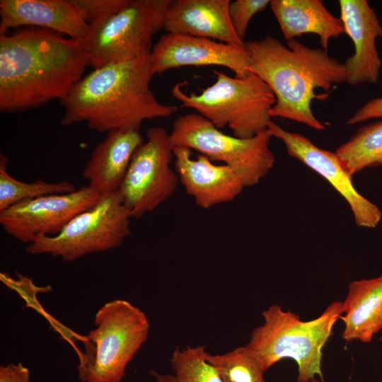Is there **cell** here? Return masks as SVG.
<instances>
[{
	"mask_svg": "<svg viewBox=\"0 0 382 382\" xmlns=\"http://www.w3.org/2000/svg\"><path fill=\"white\" fill-rule=\"evenodd\" d=\"M90 66L83 40L37 28L0 33V111L65 98Z\"/></svg>",
	"mask_w": 382,
	"mask_h": 382,
	"instance_id": "obj_1",
	"label": "cell"
},
{
	"mask_svg": "<svg viewBox=\"0 0 382 382\" xmlns=\"http://www.w3.org/2000/svg\"><path fill=\"white\" fill-rule=\"evenodd\" d=\"M150 54L93 69L60 100V123H86L99 132L139 130L147 120L175 114V105L160 103L150 88Z\"/></svg>",
	"mask_w": 382,
	"mask_h": 382,
	"instance_id": "obj_2",
	"label": "cell"
},
{
	"mask_svg": "<svg viewBox=\"0 0 382 382\" xmlns=\"http://www.w3.org/2000/svg\"><path fill=\"white\" fill-rule=\"evenodd\" d=\"M245 48L249 71L259 76L274 95L272 117L324 130L325 126L316 118L311 105L313 100H325L328 95H317L315 90L329 91L334 85L345 83L344 63L330 57L328 51L310 47L296 39L287 41L286 46L268 35L245 42Z\"/></svg>",
	"mask_w": 382,
	"mask_h": 382,
	"instance_id": "obj_3",
	"label": "cell"
},
{
	"mask_svg": "<svg viewBox=\"0 0 382 382\" xmlns=\"http://www.w3.org/2000/svg\"><path fill=\"white\" fill-rule=\"evenodd\" d=\"M342 305L332 302L320 316L308 321L272 305L262 312L264 323L253 329L245 346L265 371L282 359L291 358L298 366L297 382H311L316 376L323 378V349L342 315Z\"/></svg>",
	"mask_w": 382,
	"mask_h": 382,
	"instance_id": "obj_4",
	"label": "cell"
},
{
	"mask_svg": "<svg viewBox=\"0 0 382 382\" xmlns=\"http://www.w3.org/2000/svg\"><path fill=\"white\" fill-rule=\"evenodd\" d=\"M215 82L199 94L187 93L183 81L171 88L173 97L181 106L195 110L219 129L228 127L233 136L253 137L267 129L270 111L276 103L270 87L256 74L231 76L214 71Z\"/></svg>",
	"mask_w": 382,
	"mask_h": 382,
	"instance_id": "obj_5",
	"label": "cell"
},
{
	"mask_svg": "<svg viewBox=\"0 0 382 382\" xmlns=\"http://www.w3.org/2000/svg\"><path fill=\"white\" fill-rule=\"evenodd\" d=\"M78 366L82 382H121L128 364L146 341L149 320L124 299L105 303L95 316Z\"/></svg>",
	"mask_w": 382,
	"mask_h": 382,
	"instance_id": "obj_6",
	"label": "cell"
},
{
	"mask_svg": "<svg viewBox=\"0 0 382 382\" xmlns=\"http://www.w3.org/2000/svg\"><path fill=\"white\" fill-rule=\"evenodd\" d=\"M170 137L174 146L197 151L213 162L231 167L246 187L257 185L275 161L267 129L250 138H238L224 133L198 113H187L175 120Z\"/></svg>",
	"mask_w": 382,
	"mask_h": 382,
	"instance_id": "obj_7",
	"label": "cell"
},
{
	"mask_svg": "<svg viewBox=\"0 0 382 382\" xmlns=\"http://www.w3.org/2000/svg\"><path fill=\"white\" fill-rule=\"evenodd\" d=\"M172 0H129L119 12L90 25L83 44L93 69L150 54Z\"/></svg>",
	"mask_w": 382,
	"mask_h": 382,
	"instance_id": "obj_8",
	"label": "cell"
},
{
	"mask_svg": "<svg viewBox=\"0 0 382 382\" xmlns=\"http://www.w3.org/2000/svg\"><path fill=\"white\" fill-rule=\"evenodd\" d=\"M131 219L119 191L104 194L59 233L36 238L25 250L31 255L47 254L73 262L87 254L120 246L131 233Z\"/></svg>",
	"mask_w": 382,
	"mask_h": 382,
	"instance_id": "obj_9",
	"label": "cell"
},
{
	"mask_svg": "<svg viewBox=\"0 0 382 382\" xmlns=\"http://www.w3.org/2000/svg\"><path fill=\"white\" fill-rule=\"evenodd\" d=\"M134 151L119 192L132 218H139L171 197L179 178L171 168L174 145L162 127H152Z\"/></svg>",
	"mask_w": 382,
	"mask_h": 382,
	"instance_id": "obj_10",
	"label": "cell"
},
{
	"mask_svg": "<svg viewBox=\"0 0 382 382\" xmlns=\"http://www.w3.org/2000/svg\"><path fill=\"white\" fill-rule=\"evenodd\" d=\"M101 196L88 185L69 193L24 200L0 212V224L6 233L28 245L39 237L59 233L76 216L96 204Z\"/></svg>",
	"mask_w": 382,
	"mask_h": 382,
	"instance_id": "obj_11",
	"label": "cell"
},
{
	"mask_svg": "<svg viewBox=\"0 0 382 382\" xmlns=\"http://www.w3.org/2000/svg\"><path fill=\"white\" fill-rule=\"evenodd\" d=\"M267 130L284 144L288 154L324 178L348 203L355 224L359 227L375 228L382 212L354 187L352 175L335 152L321 149L306 137L287 131L272 120Z\"/></svg>",
	"mask_w": 382,
	"mask_h": 382,
	"instance_id": "obj_12",
	"label": "cell"
},
{
	"mask_svg": "<svg viewBox=\"0 0 382 382\" xmlns=\"http://www.w3.org/2000/svg\"><path fill=\"white\" fill-rule=\"evenodd\" d=\"M150 64L153 76L183 66H224L239 77L250 71L245 45L169 33L152 47Z\"/></svg>",
	"mask_w": 382,
	"mask_h": 382,
	"instance_id": "obj_13",
	"label": "cell"
},
{
	"mask_svg": "<svg viewBox=\"0 0 382 382\" xmlns=\"http://www.w3.org/2000/svg\"><path fill=\"white\" fill-rule=\"evenodd\" d=\"M173 153L179 182L202 209L231 202L246 187L242 178L225 164H216L202 154L193 158L186 147L175 146Z\"/></svg>",
	"mask_w": 382,
	"mask_h": 382,
	"instance_id": "obj_14",
	"label": "cell"
},
{
	"mask_svg": "<svg viewBox=\"0 0 382 382\" xmlns=\"http://www.w3.org/2000/svg\"><path fill=\"white\" fill-rule=\"evenodd\" d=\"M345 31L354 52L344 62L346 82L352 86L377 82L382 65L376 45L382 37V25L366 0H340Z\"/></svg>",
	"mask_w": 382,
	"mask_h": 382,
	"instance_id": "obj_15",
	"label": "cell"
},
{
	"mask_svg": "<svg viewBox=\"0 0 382 382\" xmlns=\"http://www.w3.org/2000/svg\"><path fill=\"white\" fill-rule=\"evenodd\" d=\"M0 18V33L26 26L84 40L90 29L70 0H1Z\"/></svg>",
	"mask_w": 382,
	"mask_h": 382,
	"instance_id": "obj_16",
	"label": "cell"
},
{
	"mask_svg": "<svg viewBox=\"0 0 382 382\" xmlns=\"http://www.w3.org/2000/svg\"><path fill=\"white\" fill-rule=\"evenodd\" d=\"M230 0H172L165 15L163 29L243 47L228 15Z\"/></svg>",
	"mask_w": 382,
	"mask_h": 382,
	"instance_id": "obj_17",
	"label": "cell"
},
{
	"mask_svg": "<svg viewBox=\"0 0 382 382\" xmlns=\"http://www.w3.org/2000/svg\"><path fill=\"white\" fill-rule=\"evenodd\" d=\"M139 130H112L98 144L82 171L100 194L118 191L136 149L144 142Z\"/></svg>",
	"mask_w": 382,
	"mask_h": 382,
	"instance_id": "obj_18",
	"label": "cell"
},
{
	"mask_svg": "<svg viewBox=\"0 0 382 382\" xmlns=\"http://www.w3.org/2000/svg\"><path fill=\"white\" fill-rule=\"evenodd\" d=\"M270 5L286 41L315 34L322 49L327 51L330 39L345 33L342 20L332 14L321 0H272Z\"/></svg>",
	"mask_w": 382,
	"mask_h": 382,
	"instance_id": "obj_19",
	"label": "cell"
},
{
	"mask_svg": "<svg viewBox=\"0 0 382 382\" xmlns=\"http://www.w3.org/2000/svg\"><path fill=\"white\" fill-rule=\"evenodd\" d=\"M342 306V338L370 342L382 330V275L351 282Z\"/></svg>",
	"mask_w": 382,
	"mask_h": 382,
	"instance_id": "obj_20",
	"label": "cell"
},
{
	"mask_svg": "<svg viewBox=\"0 0 382 382\" xmlns=\"http://www.w3.org/2000/svg\"><path fill=\"white\" fill-rule=\"evenodd\" d=\"M335 153L351 175L382 165V120L361 127Z\"/></svg>",
	"mask_w": 382,
	"mask_h": 382,
	"instance_id": "obj_21",
	"label": "cell"
},
{
	"mask_svg": "<svg viewBox=\"0 0 382 382\" xmlns=\"http://www.w3.org/2000/svg\"><path fill=\"white\" fill-rule=\"evenodd\" d=\"M206 354L202 345L176 349L170 358L173 374H151L156 382H224Z\"/></svg>",
	"mask_w": 382,
	"mask_h": 382,
	"instance_id": "obj_22",
	"label": "cell"
},
{
	"mask_svg": "<svg viewBox=\"0 0 382 382\" xmlns=\"http://www.w3.org/2000/svg\"><path fill=\"white\" fill-rule=\"evenodd\" d=\"M8 158L0 154V212L20 202L53 194L75 191V186L68 181L47 183L37 180L25 183L13 178L7 167Z\"/></svg>",
	"mask_w": 382,
	"mask_h": 382,
	"instance_id": "obj_23",
	"label": "cell"
},
{
	"mask_svg": "<svg viewBox=\"0 0 382 382\" xmlns=\"http://www.w3.org/2000/svg\"><path fill=\"white\" fill-rule=\"evenodd\" d=\"M206 359L224 382H265L261 362L245 345L223 354L207 352Z\"/></svg>",
	"mask_w": 382,
	"mask_h": 382,
	"instance_id": "obj_24",
	"label": "cell"
},
{
	"mask_svg": "<svg viewBox=\"0 0 382 382\" xmlns=\"http://www.w3.org/2000/svg\"><path fill=\"white\" fill-rule=\"evenodd\" d=\"M83 20L93 25L122 10L129 0H70Z\"/></svg>",
	"mask_w": 382,
	"mask_h": 382,
	"instance_id": "obj_25",
	"label": "cell"
},
{
	"mask_svg": "<svg viewBox=\"0 0 382 382\" xmlns=\"http://www.w3.org/2000/svg\"><path fill=\"white\" fill-rule=\"evenodd\" d=\"M270 4L269 0H236L230 1L228 15L232 26L241 40L247 33L252 18L265 10Z\"/></svg>",
	"mask_w": 382,
	"mask_h": 382,
	"instance_id": "obj_26",
	"label": "cell"
},
{
	"mask_svg": "<svg viewBox=\"0 0 382 382\" xmlns=\"http://www.w3.org/2000/svg\"><path fill=\"white\" fill-rule=\"evenodd\" d=\"M382 120V97L369 100L358 109L346 122L354 125L372 119Z\"/></svg>",
	"mask_w": 382,
	"mask_h": 382,
	"instance_id": "obj_27",
	"label": "cell"
},
{
	"mask_svg": "<svg viewBox=\"0 0 382 382\" xmlns=\"http://www.w3.org/2000/svg\"><path fill=\"white\" fill-rule=\"evenodd\" d=\"M30 370L21 362L0 366V382H29Z\"/></svg>",
	"mask_w": 382,
	"mask_h": 382,
	"instance_id": "obj_28",
	"label": "cell"
},
{
	"mask_svg": "<svg viewBox=\"0 0 382 382\" xmlns=\"http://www.w3.org/2000/svg\"><path fill=\"white\" fill-rule=\"evenodd\" d=\"M311 382H324V381L314 378Z\"/></svg>",
	"mask_w": 382,
	"mask_h": 382,
	"instance_id": "obj_29",
	"label": "cell"
},
{
	"mask_svg": "<svg viewBox=\"0 0 382 382\" xmlns=\"http://www.w3.org/2000/svg\"><path fill=\"white\" fill-rule=\"evenodd\" d=\"M380 340L382 341V335H381V336L380 337Z\"/></svg>",
	"mask_w": 382,
	"mask_h": 382,
	"instance_id": "obj_30",
	"label": "cell"
}]
</instances>
